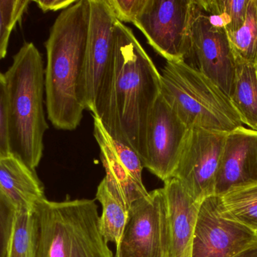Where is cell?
<instances>
[{"mask_svg":"<svg viewBox=\"0 0 257 257\" xmlns=\"http://www.w3.org/2000/svg\"><path fill=\"white\" fill-rule=\"evenodd\" d=\"M148 0H106L116 19L120 23H134L142 14Z\"/></svg>","mask_w":257,"mask_h":257,"instance_id":"d4e9b609","label":"cell"},{"mask_svg":"<svg viewBox=\"0 0 257 257\" xmlns=\"http://www.w3.org/2000/svg\"><path fill=\"white\" fill-rule=\"evenodd\" d=\"M16 208L0 190V257H8Z\"/></svg>","mask_w":257,"mask_h":257,"instance_id":"cb8c5ba5","label":"cell"},{"mask_svg":"<svg viewBox=\"0 0 257 257\" xmlns=\"http://www.w3.org/2000/svg\"><path fill=\"white\" fill-rule=\"evenodd\" d=\"M7 91L5 75L0 72V157L11 155L7 137Z\"/></svg>","mask_w":257,"mask_h":257,"instance_id":"484cf974","label":"cell"},{"mask_svg":"<svg viewBox=\"0 0 257 257\" xmlns=\"http://www.w3.org/2000/svg\"><path fill=\"white\" fill-rule=\"evenodd\" d=\"M0 190L16 210L34 211L45 198L35 170L12 155L0 157Z\"/></svg>","mask_w":257,"mask_h":257,"instance_id":"2e32d148","label":"cell"},{"mask_svg":"<svg viewBox=\"0 0 257 257\" xmlns=\"http://www.w3.org/2000/svg\"><path fill=\"white\" fill-rule=\"evenodd\" d=\"M89 0H77L57 17L45 42V104L54 128L73 131L86 110L85 53Z\"/></svg>","mask_w":257,"mask_h":257,"instance_id":"7a4b0ae2","label":"cell"},{"mask_svg":"<svg viewBox=\"0 0 257 257\" xmlns=\"http://www.w3.org/2000/svg\"><path fill=\"white\" fill-rule=\"evenodd\" d=\"M34 215L36 257H114L99 231L95 201L45 198L36 205Z\"/></svg>","mask_w":257,"mask_h":257,"instance_id":"277c9868","label":"cell"},{"mask_svg":"<svg viewBox=\"0 0 257 257\" xmlns=\"http://www.w3.org/2000/svg\"><path fill=\"white\" fill-rule=\"evenodd\" d=\"M250 0H199L201 6L215 25L227 34L237 31L244 24Z\"/></svg>","mask_w":257,"mask_h":257,"instance_id":"ffe728a7","label":"cell"},{"mask_svg":"<svg viewBox=\"0 0 257 257\" xmlns=\"http://www.w3.org/2000/svg\"><path fill=\"white\" fill-rule=\"evenodd\" d=\"M235 257H257V244L246 249Z\"/></svg>","mask_w":257,"mask_h":257,"instance_id":"83f0119b","label":"cell"},{"mask_svg":"<svg viewBox=\"0 0 257 257\" xmlns=\"http://www.w3.org/2000/svg\"><path fill=\"white\" fill-rule=\"evenodd\" d=\"M4 75L9 151L35 170L43 155L44 136L48 129L44 110L45 68L36 45L24 44Z\"/></svg>","mask_w":257,"mask_h":257,"instance_id":"3957f363","label":"cell"},{"mask_svg":"<svg viewBox=\"0 0 257 257\" xmlns=\"http://www.w3.org/2000/svg\"><path fill=\"white\" fill-rule=\"evenodd\" d=\"M161 95L186 126L229 133L243 126L230 98L208 77L185 61H166Z\"/></svg>","mask_w":257,"mask_h":257,"instance_id":"5b68a950","label":"cell"},{"mask_svg":"<svg viewBox=\"0 0 257 257\" xmlns=\"http://www.w3.org/2000/svg\"><path fill=\"white\" fill-rule=\"evenodd\" d=\"M243 124L257 132V65L235 58V76L230 98Z\"/></svg>","mask_w":257,"mask_h":257,"instance_id":"e0dca14e","label":"cell"},{"mask_svg":"<svg viewBox=\"0 0 257 257\" xmlns=\"http://www.w3.org/2000/svg\"><path fill=\"white\" fill-rule=\"evenodd\" d=\"M76 1L77 0H39L34 1V3L39 9L45 12L48 11L57 12L58 10H65Z\"/></svg>","mask_w":257,"mask_h":257,"instance_id":"4316f807","label":"cell"},{"mask_svg":"<svg viewBox=\"0 0 257 257\" xmlns=\"http://www.w3.org/2000/svg\"><path fill=\"white\" fill-rule=\"evenodd\" d=\"M257 244V233L226 218L219 196L201 202L196 218L191 257H235Z\"/></svg>","mask_w":257,"mask_h":257,"instance_id":"ba28073f","label":"cell"},{"mask_svg":"<svg viewBox=\"0 0 257 257\" xmlns=\"http://www.w3.org/2000/svg\"><path fill=\"white\" fill-rule=\"evenodd\" d=\"M114 257H163L161 219L157 191L136 202Z\"/></svg>","mask_w":257,"mask_h":257,"instance_id":"4fadbf2b","label":"cell"},{"mask_svg":"<svg viewBox=\"0 0 257 257\" xmlns=\"http://www.w3.org/2000/svg\"><path fill=\"white\" fill-rule=\"evenodd\" d=\"M189 131L160 94L148 121L144 168L163 182L172 178Z\"/></svg>","mask_w":257,"mask_h":257,"instance_id":"30bf717a","label":"cell"},{"mask_svg":"<svg viewBox=\"0 0 257 257\" xmlns=\"http://www.w3.org/2000/svg\"><path fill=\"white\" fill-rule=\"evenodd\" d=\"M228 134V133H227ZM226 133L191 128L172 178L198 202L214 195Z\"/></svg>","mask_w":257,"mask_h":257,"instance_id":"9c48e42d","label":"cell"},{"mask_svg":"<svg viewBox=\"0 0 257 257\" xmlns=\"http://www.w3.org/2000/svg\"><path fill=\"white\" fill-rule=\"evenodd\" d=\"M193 0H148L133 24L166 61L190 57Z\"/></svg>","mask_w":257,"mask_h":257,"instance_id":"8992f818","label":"cell"},{"mask_svg":"<svg viewBox=\"0 0 257 257\" xmlns=\"http://www.w3.org/2000/svg\"><path fill=\"white\" fill-rule=\"evenodd\" d=\"M227 36L235 58L257 65V0H250L244 24Z\"/></svg>","mask_w":257,"mask_h":257,"instance_id":"7402d4cb","label":"cell"},{"mask_svg":"<svg viewBox=\"0 0 257 257\" xmlns=\"http://www.w3.org/2000/svg\"><path fill=\"white\" fill-rule=\"evenodd\" d=\"M36 245L34 211L16 210L8 257H36Z\"/></svg>","mask_w":257,"mask_h":257,"instance_id":"44dd1931","label":"cell"},{"mask_svg":"<svg viewBox=\"0 0 257 257\" xmlns=\"http://www.w3.org/2000/svg\"><path fill=\"white\" fill-rule=\"evenodd\" d=\"M257 182V132L240 127L225 139L216 176L214 195Z\"/></svg>","mask_w":257,"mask_h":257,"instance_id":"5bb4252c","label":"cell"},{"mask_svg":"<svg viewBox=\"0 0 257 257\" xmlns=\"http://www.w3.org/2000/svg\"><path fill=\"white\" fill-rule=\"evenodd\" d=\"M219 196L226 218L257 233V182L232 187Z\"/></svg>","mask_w":257,"mask_h":257,"instance_id":"ac0fdd59","label":"cell"},{"mask_svg":"<svg viewBox=\"0 0 257 257\" xmlns=\"http://www.w3.org/2000/svg\"><path fill=\"white\" fill-rule=\"evenodd\" d=\"M29 4L28 0H0V60L6 57L12 30Z\"/></svg>","mask_w":257,"mask_h":257,"instance_id":"603a6c76","label":"cell"},{"mask_svg":"<svg viewBox=\"0 0 257 257\" xmlns=\"http://www.w3.org/2000/svg\"><path fill=\"white\" fill-rule=\"evenodd\" d=\"M94 120L93 134L100 149V158L105 169V180L111 194L130 211L133 205L148 199L143 181L135 178L131 172L119 161L110 141V137L99 119L93 116Z\"/></svg>","mask_w":257,"mask_h":257,"instance_id":"9a60e30c","label":"cell"},{"mask_svg":"<svg viewBox=\"0 0 257 257\" xmlns=\"http://www.w3.org/2000/svg\"><path fill=\"white\" fill-rule=\"evenodd\" d=\"M88 34L85 53L86 110H96V101L111 61L117 20L106 0H89Z\"/></svg>","mask_w":257,"mask_h":257,"instance_id":"7c38bea8","label":"cell"},{"mask_svg":"<svg viewBox=\"0 0 257 257\" xmlns=\"http://www.w3.org/2000/svg\"><path fill=\"white\" fill-rule=\"evenodd\" d=\"M190 66L217 84L229 98L233 92L235 57L224 29L215 25L199 0H193Z\"/></svg>","mask_w":257,"mask_h":257,"instance_id":"52a82bcc","label":"cell"},{"mask_svg":"<svg viewBox=\"0 0 257 257\" xmlns=\"http://www.w3.org/2000/svg\"><path fill=\"white\" fill-rule=\"evenodd\" d=\"M96 198L102 207L99 220L101 235L107 243L117 246L127 224L130 211L111 194L105 178L98 186Z\"/></svg>","mask_w":257,"mask_h":257,"instance_id":"d6986e66","label":"cell"},{"mask_svg":"<svg viewBox=\"0 0 257 257\" xmlns=\"http://www.w3.org/2000/svg\"><path fill=\"white\" fill-rule=\"evenodd\" d=\"M160 219L163 257H191L193 235L201 202L195 201L179 181L171 178L156 190Z\"/></svg>","mask_w":257,"mask_h":257,"instance_id":"8fae6325","label":"cell"},{"mask_svg":"<svg viewBox=\"0 0 257 257\" xmlns=\"http://www.w3.org/2000/svg\"><path fill=\"white\" fill-rule=\"evenodd\" d=\"M161 75L132 29L117 21L111 61L96 101L108 135L132 148L142 164L151 112L161 94Z\"/></svg>","mask_w":257,"mask_h":257,"instance_id":"6da1fadb","label":"cell"}]
</instances>
